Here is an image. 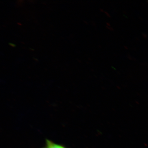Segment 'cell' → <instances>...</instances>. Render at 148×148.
<instances>
[{"instance_id":"cell-1","label":"cell","mask_w":148,"mask_h":148,"mask_svg":"<svg viewBox=\"0 0 148 148\" xmlns=\"http://www.w3.org/2000/svg\"><path fill=\"white\" fill-rule=\"evenodd\" d=\"M47 148H65L63 146L55 144L49 140L47 141Z\"/></svg>"}]
</instances>
